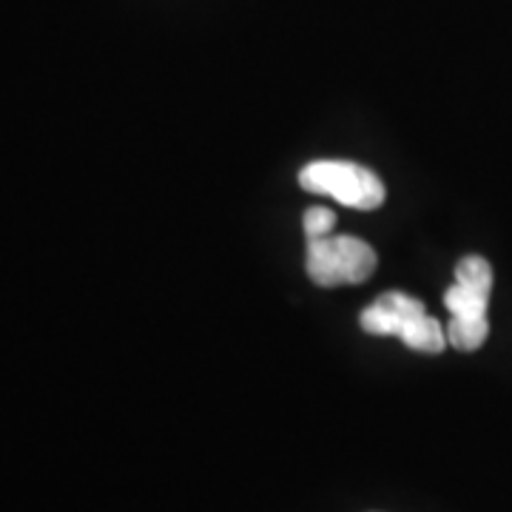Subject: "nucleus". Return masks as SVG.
<instances>
[{
	"mask_svg": "<svg viewBox=\"0 0 512 512\" xmlns=\"http://www.w3.org/2000/svg\"><path fill=\"white\" fill-rule=\"evenodd\" d=\"M362 330L373 336H396L407 348L419 353H441L447 345V330L427 316L424 305L416 296H407L402 291L382 293L370 308L359 316Z\"/></svg>",
	"mask_w": 512,
	"mask_h": 512,
	"instance_id": "obj_1",
	"label": "nucleus"
},
{
	"mask_svg": "<svg viewBox=\"0 0 512 512\" xmlns=\"http://www.w3.org/2000/svg\"><path fill=\"white\" fill-rule=\"evenodd\" d=\"M299 185L311 194H328L348 208L373 211L384 202V183L365 165L316 160L299 171Z\"/></svg>",
	"mask_w": 512,
	"mask_h": 512,
	"instance_id": "obj_2",
	"label": "nucleus"
},
{
	"mask_svg": "<svg viewBox=\"0 0 512 512\" xmlns=\"http://www.w3.org/2000/svg\"><path fill=\"white\" fill-rule=\"evenodd\" d=\"M308 274L319 288L359 285L376 271V251L356 237L308 239Z\"/></svg>",
	"mask_w": 512,
	"mask_h": 512,
	"instance_id": "obj_3",
	"label": "nucleus"
},
{
	"mask_svg": "<svg viewBox=\"0 0 512 512\" xmlns=\"http://www.w3.org/2000/svg\"><path fill=\"white\" fill-rule=\"evenodd\" d=\"M487 316H453L447 325V342L458 350H478L487 342Z\"/></svg>",
	"mask_w": 512,
	"mask_h": 512,
	"instance_id": "obj_4",
	"label": "nucleus"
},
{
	"mask_svg": "<svg viewBox=\"0 0 512 512\" xmlns=\"http://www.w3.org/2000/svg\"><path fill=\"white\" fill-rule=\"evenodd\" d=\"M487 302H490V293L476 291L470 285H450L444 293V305L453 316H487Z\"/></svg>",
	"mask_w": 512,
	"mask_h": 512,
	"instance_id": "obj_5",
	"label": "nucleus"
},
{
	"mask_svg": "<svg viewBox=\"0 0 512 512\" xmlns=\"http://www.w3.org/2000/svg\"><path fill=\"white\" fill-rule=\"evenodd\" d=\"M456 282L470 285V288H476V291L493 293V268H490V262L481 259V256H464L456 268Z\"/></svg>",
	"mask_w": 512,
	"mask_h": 512,
	"instance_id": "obj_6",
	"label": "nucleus"
},
{
	"mask_svg": "<svg viewBox=\"0 0 512 512\" xmlns=\"http://www.w3.org/2000/svg\"><path fill=\"white\" fill-rule=\"evenodd\" d=\"M336 225V214L328 211V208H308L305 214V237L308 239H319L328 237Z\"/></svg>",
	"mask_w": 512,
	"mask_h": 512,
	"instance_id": "obj_7",
	"label": "nucleus"
}]
</instances>
